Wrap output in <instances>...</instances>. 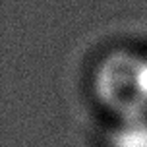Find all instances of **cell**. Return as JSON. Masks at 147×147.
Masks as SVG:
<instances>
[{
    "label": "cell",
    "mask_w": 147,
    "mask_h": 147,
    "mask_svg": "<svg viewBox=\"0 0 147 147\" xmlns=\"http://www.w3.org/2000/svg\"><path fill=\"white\" fill-rule=\"evenodd\" d=\"M93 93L118 118L147 114V54L118 49L93 74Z\"/></svg>",
    "instance_id": "obj_1"
},
{
    "label": "cell",
    "mask_w": 147,
    "mask_h": 147,
    "mask_svg": "<svg viewBox=\"0 0 147 147\" xmlns=\"http://www.w3.org/2000/svg\"><path fill=\"white\" fill-rule=\"evenodd\" d=\"M109 147H147V114L118 118L110 128Z\"/></svg>",
    "instance_id": "obj_2"
}]
</instances>
